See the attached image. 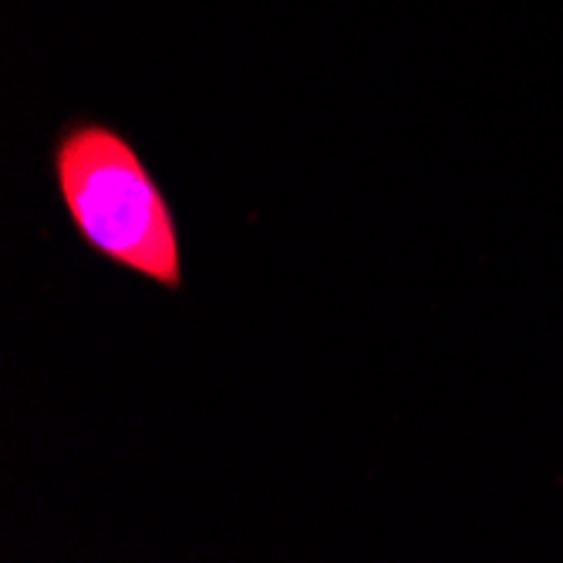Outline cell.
Instances as JSON below:
<instances>
[{
  "instance_id": "cell-1",
  "label": "cell",
  "mask_w": 563,
  "mask_h": 563,
  "mask_svg": "<svg viewBox=\"0 0 563 563\" xmlns=\"http://www.w3.org/2000/svg\"><path fill=\"white\" fill-rule=\"evenodd\" d=\"M55 169L65 210L91 250L163 287H179L173 213L122 135L101 125L71 129Z\"/></svg>"
}]
</instances>
